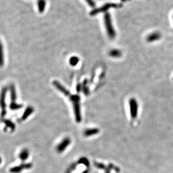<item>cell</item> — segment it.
I'll return each instance as SVG.
<instances>
[{
    "label": "cell",
    "instance_id": "cb8c5ba5",
    "mask_svg": "<svg viewBox=\"0 0 173 173\" xmlns=\"http://www.w3.org/2000/svg\"><path fill=\"white\" fill-rule=\"evenodd\" d=\"M86 1V2L88 3V5L92 7H94L95 6V2L94 1V0H85Z\"/></svg>",
    "mask_w": 173,
    "mask_h": 173
},
{
    "label": "cell",
    "instance_id": "44dd1931",
    "mask_svg": "<svg viewBox=\"0 0 173 173\" xmlns=\"http://www.w3.org/2000/svg\"><path fill=\"white\" fill-rule=\"evenodd\" d=\"M86 84H87V80H85L83 81V83L82 85V90L84 94H85L86 95H88L89 93V90L88 88L86 87Z\"/></svg>",
    "mask_w": 173,
    "mask_h": 173
},
{
    "label": "cell",
    "instance_id": "603a6c76",
    "mask_svg": "<svg viewBox=\"0 0 173 173\" xmlns=\"http://www.w3.org/2000/svg\"><path fill=\"white\" fill-rule=\"evenodd\" d=\"M77 164L76 163H73L71 165L69 166V168L67 169V170H66L65 173H71L73 170H75L76 169L77 167Z\"/></svg>",
    "mask_w": 173,
    "mask_h": 173
},
{
    "label": "cell",
    "instance_id": "484cf974",
    "mask_svg": "<svg viewBox=\"0 0 173 173\" xmlns=\"http://www.w3.org/2000/svg\"><path fill=\"white\" fill-rule=\"evenodd\" d=\"M111 168L110 167V166L109 165L108 167L106 168V170H105V173H110V170H111Z\"/></svg>",
    "mask_w": 173,
    "mask_h": 173
},
{
    "label": "cell",
    "instance_id": "ffe728a7",
    "mask_svg": "<svg viewBox=\"0 0 173 173\" xmlns=\"http://www.w3.org/2000/svg\"><path fill=\"white\" fill-rule=\"evenodd\" d=\"M78 164H83L86 167H89L90 166V162L89 160L86 157H81L78 161Z\"/></svg>",
    "mask_w": 173,
    "mask_h": 173
},
{
    "label": "cell",
    "instance_id": "7402d4cb",
    "mask_svg": "<svg viewBox=\"0 0 173 173\" xmlns=\"http://www.w3.org/2000/svg\"><path fill=\"white\" fill-rule=\"evenodd\" d=\"M94 165L95 166L99 169H101V170H106V166L104 165V164L102 163H100V162H94Z\"/></svg>",
    "mask_w": 173,
    "mask_h": 173
},
{
    "label": "cell",
    "instance_id": "83f0119b",
    "mask_svg": "<svg viewBox=\"0 0 173 173\" xmlns=\"http://www.w3.org/2000/svg\"><path fill=\"white\" fill-rule=\"evenodd\" d=\"M1 162H2V159H1V157H0V164H1Z\"/></svg>",
    "mask_w": 173,
    "mask_h": 173
},
{
    "label": "cell",
    "instance_id": "8992f818",
    "mask_svg": "<svg viewBox=\"0 0 173 173\" xmlns=\"http://www.w3.org/2000/svg\"><path fill=\"white\" fill-rule=\"evenodd\" d=\"M71 143V140L69 137L63 139L62 142L58 145L56 150L58 153H62L66 150Z\"/></svg>",
    "mask_w": 173,
    "mask_h": 173
},
{
    "label": "cell",
    "instance_id": "f1b7e54d",
    "mask_svg": "<svg viewBox=\"0 0 173 173\" xmlns=\"http://www.w3.org/2000/svg\"></svg>",
    "mask_w": 173,
    "mask_h": 173
},
{
    "label": "cell",
    "instance_id": "4316f807",
    "mask_svg": "<svg viewBox=\"0 0 173 173\" xmlns=\"http://www.w3.org/2000/svg\"><path fill=\"white\" fill-rule=\"evenodd\" d=\"M82 173H89V170H88V169H86V170H84V171Z\"/></svg>",
    "mask_w": 173,
    "mask_h": 173
},
{
    "label": "cell",
    "instance_id": "ba28073f",
    "mask_svg": "<svg viewBox=\"0 0 173 173\" xmlns=\"http://www.w3.org/2000/svg\"><path fill=\"white\" fill-rule=\"evenodd\" d=\"M53 84L55 85V87L57 89L58 91H59L61 92L64 94L65 96H71L69 91L67 90L64 86H63L59 81H53Z\"/></svg>",
    "mask_w": 173,
    "mask_h": 173
},
{
    "label": "cell",
    "instance_id": "2e32d148",
    "mask_svg": "<svg viewBox=\"0 0 173 173\" xmlns=\"http://www.w3.org/2000/svg\"><path fill=\"white\" fill-rule=\"evenodd\" d=\"M3 123L6 125V126L9 128L12 132L14 131L15 129V125L13 123H12L11 120H7V119H4L3 120Z\"/></svg>",
    "mask_w": 173,
    "mask_h": 173
},
{
    "label": "cell",
    "instance_id": "5bb4252c",
    "mask_svg": "<svg viewBox=\"0 0 173 173\" xmlns=\"http://www.w3.org/2000/svg\"><path fill=\"white\" fill-rule=\"evenodd\" d=\"M10 96H11V103L12 102H16V90L15 87L13 84H11L10 87Z\"/></svg>",
    "mask_w": 173,
    "mask_h": 173
},
{
    "label": "cell",
    "instance_id": "5b68a950",
    "mask_svg": "<svg viewBox=\"0 0 173 173\" xmlns=\"http://www.w3.org/2000/svg\"><path fill=\"white\" fill-rule=\"evenodd\" d=\"M32 167V163H23L19 166H16L10 168L9 171L11 173H20L24 170L30 169Z\"/></svg>",
    "mask_w": 173,
    "mask_h": 173
},
{
    "label": "cell",
    "instance_id": "7c38bea8",
    "mask_svg": "<svg viewBox=\"0 0 173 173\" xmlns=\"http://www.w3.org/2000/svg\"><path fill=\"white\" fill-rule=\"evenodd\" d=\"M29 156V152L28 149H23L21 151L19 155V158L22 161H25L27 160Z\"/></svg>",
    "mask_w": 173,
    "mask_h": 173
},
{
    "label": "cell",
    "instance_id": "d6986e66",
    "mask_svg": "<svg viewBox=\"0 0 173 173\" xmlns=\"http://www.w3.org/2000/svg\"><path fill=\"white\" fill-rule=\"evenodd\" d=\"M4 64V56H3V46L0 42V67L2 66Z\"/></svg>",
    "mask_w": 173,
    "mask_h": 173
},
{
    "label": "cell",
    "instance_id": "9a60e30c",
    "mask_svg": "<svg viewBox=\"0 0 173 173\" xmlns=\"http://www.w3.org/2000/svg\"><path fill=\"white\" fill-rule=\"evenodd\" d=\"M110 56L114 58H120L122 56V52L117 49L111 50L109 53Z\"/></svg>",
    "mask_w": 173,
    "mask_h": 173
},
{
    "label": "cell",
    "instance_id": "d4e9b609",
    "mask_svg": "<svg viewBox=\"0 0 173 173\" xmlns=\"http://www.w3.org/2000/svg\"><path fill=\"white\" fill-rule=\"evenodd\" d=\"M82 90V85H81L80 84H77V87H76V91L77 92H80L81 91V90Z\"/></svg>",
    "mask_w": 173,
    "mask_h": 173
},
{
    "label": "cell",
    "instance_id": "e0dca14e",
    "mask_svg": "<svg viewBox=\"0 0 173 173\" xmlns=\"http://www.w3.org/2000/svg\"><path fill=\"white\" fill-rule=\"evenodd\" d=\"M23 107V104H18L16 102H12V103L11 102L10 105V108L11 110H18L20 109Z\"/></svg>",
    "mask_w": 173,
    "mask_h": 173
},
{
    "label": "cell",
    "instance_id": "6da1fadb",
    "mask_svg": "<svg viewBox=\"0 0 173 173\" xmlns=\"http://www.w3.org/2000/svg\"><path fill=\"white\" fill-rule=\"evenodd\" d=\"M70 100L73 104L75 120L77 123H80L82 120L80 110L81 98L79 94H72L69 96Z\"/></svg>",
    "mask_w": 173,
    "mask_h": 173
},
{
    "label": "cell",
    "instance_id": "ac0fdd59",
    "mask_svg": "<svg viewBox=\"0 0 173 173\" xmlns=\"http://www.w3.org/2000/svg\"><path fill=\"white\" fill-rule=\"evenodd\" d=\"M79 62V58L76 56H72L69 58V62L70 65L73 66H75Z\"/></svg>",
    "mask_w": 173,
    "mask_h": 173
},
{
    "label": "cell",
    "instance_id": "7a4b0ae2",
    "mask_svg": "<svg viewBox=\"0 0 173 173\" xmlns=\"http://www.w3.org/2000/svg\"><path fill=\"white\" fill-rule=\"evenodd\" d=\"M104 24L108 36L112 39L115 38V30L114 29L111 20V17L109 13H106L104 15Z\"/></svg>",
    "mask_w": 173,
    "mask_h": 173
},
{
    "label": "cell",
    "instance_id": "277c9868",
    "mask_svg": "<svg viewBox=\"0 0 173 173\" xmlns=\"http://www.w3.org/2000/svg\"><path fill=\"white\" fill-rule=\"evenodd\" d=\"M129 107H130V112H131V116L132 119H135L138 113V103L137 100L134 98H132L129 100Z\"/></svg>",
    "mask_w": 173,
    "mask_h": 173
},
{
    "label": "cell",
    "instance_id": "9c48e42d",
    "mask_svg": "<svg viewBox=\"0 0 173 173\" xmlns=\"http://www.w3.org/2000/svg\"><path fill=\"white\" fill-rule=\"evenodd\" d=\"M99 129L98 128H91V129H86L83 135L86 137H88L90 136H92L94 135L97 134L99 133Z\"/></svg>",
    "mask_w": 173,
    "mask_h": 173
},
{
    "label": "cell",
    "instance_id": "30bf717a",
    "mask_svg": "<svg viewBox=\"0 0 173 173\" xmlns=\"http://www.w3.org/2000/svg\"><path fill=\"white\" fill-rule=\"evenodd\" d=\"M34 111V109L32 106H28L24 112L23 115L22 116L21 119L22 120H25Z\"/></svg>",
    "mask_w": 173,
    "mask_h": 173
},
{
    "label": "cell",
    "instance_id": "8fae6325",
    "mask_svg": "<svg viewBox=\"0 0 173 173\" xmlns=\"http://www.w3.org/2000/svg\"><path fill=\"white\" fill-rule=\"evenodd\" d=\"M160 37H161V35L159 33L154 32L147 36V41L149 42H152L159 40L160 38Z\"/></svg>",
    "mask_w": 173,
    "mask_h": 173
},
{
    "label": "cell",
    "instance_id": "3957f363",
    "mask_svg": "<svg viewBox=\"0 0 173 173\" xmlns=\"http://www.w3.org/2000/svg\"><path fill=\"white\" fill-rule=\"evenodd\" d=\"M7 88L5 87H3L0 93V107L1 108V116L2 118L4 117L6 114V97Z\"/></svg>",
    "mask_w": 173,
    "mask_h": 173
},
{
    "label": "cell",
    "instance_id": "4fadbf2b",
    "mask_svg": "<svg viewBox=\"0 0 173 173\" xmlns=\"http://www.w3.org/2000/svg\"><path fill=\"white\" fill-rule=\"evenodd\" d=\"M46 6V0H38V11L40 13L44 12Z\"/></svg>",
    "mask_w": 173,
    "mask_h": 173
},
{
    "label": "cell",
    "instance_id": "52a82bcc",
    "mask_svg": "<svg viewBox=\"0 0 173 173\" xmlns=\"http://www.w3.org/2000/svg\"><path fill=\"white\" fill-rule=\"evenodd\" d=\"M116 6H117V5L114 4V3H106V4L104 5V6H102L100 8L94 10L93 11L90 12V14L92 16L95 15H96L98 14H99L100 12H105V11L108 10V9H109L111 7H116Z\"/></svg>",
    "mask_w": 173,
    "mask_h": 173
}]
</instances>
